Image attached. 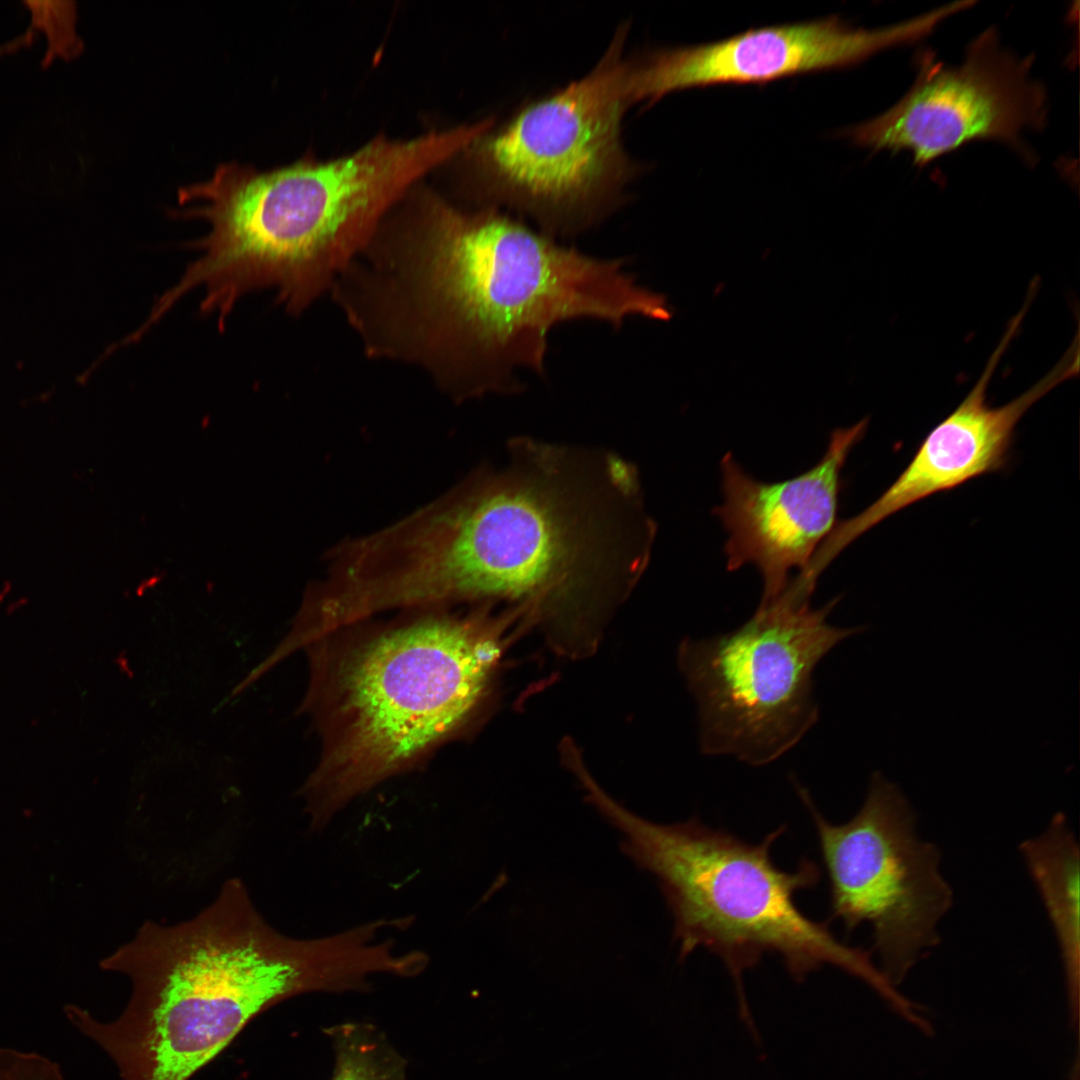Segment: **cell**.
Masks as SVG:
<instances>
[{"label": "cell", "mask_w": 1080, "mask_h": 1080, "mask_svg": "<svg viewBox=\"0 0 1080 1080\" xmlns=\"http://www.w3.org/2000/svg\"><path fill=\"white\" fill-rule=\"evenodd\" d=\"M809 598L791 582L734 631L682 641L678 664L696 701L704 754L764 765L816 723L814 669L865 627L831 625L838 599L813 609Z\"/></svg>", "instance_id": "8992f818"}, {"label": "cell", "mask_w": 1080, "mask_h": 1080, "mask_svg": "<svg viewBox=\"0 0 1080 1080\" xmlns=\"http://www.w3.org/2000/svg\"><path fill=\"white\" fill-rule=\"evenodd\" d=\"M1018 851L1053 930L1064 972L1071 1027L1078 1034L1080 994V852L1064 814H1056Z\"/></svg>", "instance_id": "4fadbf2b"}, {"label": "cell", "mask_w": 1080, "mask_h": 1080, "mask_svg": "<svg viewBox=\"0 0 1080 1080\" xmlns=\"http://www.w3.org/2000/svg\"><path fill=\"white\" fill-rule=\"evenodd\" d=\"M584 789L586 801L623 835L625 855L658 880L674 920L680 960L702 947L723 961L736 987L740 1015L753 1035L757 1032L742 978L767 953L778 954L798 982L832 965L865 982L888 1004L899 999L871 951L840 941L830 921H815L798 907L796 893L814 888L821 870L807 858L793 871L776 866L771 849L786 826L749 844L696 817L675 824L646 820L594 780Z\"/></svg>", "instance_id": "5b68a950"}, {"label": "cell", "mask_w": 1080, "mask_h": 1080, "mask_svg": "<svg viewBox=\"0 0 1080 1080\" xmlns=\"http://www.w3.org/2000/svg\"><path fill=\"white\" fill-rule=\"evenodd\" d=\"M0 1080H65L58 1063L36 1052L0 1048Z\"/></svg>", "instance_id": "9a60e30c"}, {"label": "cell", "mask_w": 1080, "mask_h": 1080, "mask_svg": "<svg viewBox=\"0 0 1080 1080\" xmlns=\"http://www.w3.org/2000/svg\"><path fill=\"white\" fill-rule=\"evenodd\" d=\"M944 20L934 9L896 25L866 30L839 17L751 29L717 42L650 53L632 64L631 104H654L666 94L724 83H764L855 65L890 47L930 34Z\"/></svg>", "instance_id": "30bf717a"}, {"label": "cell", "mask_w": 1080, "mask_h": 1080, "mask_svg": "<svg viewBox=\"0 0 1080 1080\" xmlns=\"http://www.w3.org/2000/svg\"><path fill=\"white\" fill-rule=\"evenodd\" d=\"M817 831L829 882L831 918L850 932L872 930V953L896 987L940 943L939 924L954 894L941 872V852L917 831L914 809L881 772L871 776L859 811L833 824L794 782Z\"/></svg>", "instance_id": "ba28073f"}, {"label": "cell", "mask_w": 1080, "mask_h": 1080, "mask_svg": "<svg viewBox=\"0 0 1080 1080\" xmlns=\"http://www.w3.org/2000/svg\"><path fill=\"white\" fill-rule=\"evenodd\" d=\"M24 45H25L24 39L21 38V37H17L15 39H13L12 41H9V42H6V43L0 45V55L11 53V52L19 49L20 47H22Z\"/></svg>", "instance_id": "2e32d148"}, {"label": "cell", "mask_w": 1080, "mask_h": 1080, "mask_svg": "<svg viewBox=\"0 0 1080 1080\" xmlns=\"http://www.w3.org/2000/svg\"><path fill=\"white\" fill-rule=\"evenodd\" d=\"M653 536L632 465L518 439L506 464L477 469L396 521L385 560L410 605L497 601L536 619L625 593Z\"/></svg>", "instance_id": "7a4b0ae2"}, {"label": "cell", "mask_w": 1080, "mask_h": 1080, "mask_svg": "<svg viewBox=\"0 0 1080 1080\" xmlns=\"http://www.w3.org/2000/svg\"><path fill=\"white\" fill-rule=\"evenodd\" d=\"M326 1033L335 1059L330 1080H405L404 1058L375 1026L346 1022Z\"/></svg>", "instance_id": "5bb4252c"}, {"label": "cell", "mask_w": 1080, "mask_h": 1080, "mask_svg": "<svg viewBox=\"0 0 1080 1080\" xmlns=\"http://www.w3.org/2000/svg\"><path fill=\"white\" fill-rule=\"evenodd\" d=\"M362 302L377 352L417 364L457 400L521 391L519 368L543 375L559 323L673 317L623 258L563 246L495 209L433 203L412 228L376 242Z\"/></svg>", "instance_id": "6da1fadb"}, {"label": "cell", "mask_w": 1080, "mask_h": 1080, "mask_svg": "<svg viewBox=\"0 0 1080 1080\" xmlns=\"http://www.w3.org/2000/svg\"><path fill=\"white\" fill-rule=\"evenodd\" d=\"M625 33L618 31L587 75L521 107L475 143L495 196L553 238L608 213L631 174L621 143L631 104Z\"/></svg>", "instance_id": "52a82bcc"}, {"label": "cell", "mask_w": 1080, "mask_h": 1080, "mask_svg": "<svg viewBox=\"0 0 1080 1080\" xmlns=\"http://www.w3.org/2000/svg\"><path fill=\"white\" fill-rule=\"evenodd\" d=\"M1028 304L1025 301L1009 322L973 388L930 431L897 479L864 511L834 527L823 546L830 557L901 509L975 477L1001 470L1022 416L1052 389L1078 374L1079 337L1075 335L1059 362L1030 389L1003 406L987 404L989 383L1019 330Z\"/></svg>", "instance_id": "7c38bea8"}, {"label": "cell", "mask_w": 1080, "mask_h": 1080, "mask_svg": "<svg viewBox=\"0 0 1080 1080\" xmlns=\"http://www.w3.org/2000/svg\"><path fill=\"white\" fill-rule=\"evenodd\" d=\"M868 418L837 428L822 458L804 473L764 482L747 473L731 454L721 461L723 502L713 513L727 531L728 570L753 564L763 579L761 601L780 595L789 572H805L834 529L841 471L863 438Z\"/></svg>", "instance_id": "8fae6325"}, {"label": "cell", "mask_w": 1080, "mask_h": 1080, "mask_svg": "<svg viewBox=\"0 0 1080 1080\" xmlns=\"http://www.w3.org/2000/svg\"><path fill=\"white\" fill-rule=\"evenodd\" d=\"M1033 57L1003 48L989 28L969 45L959 65L948 66L928 51L918 56L909 91L881 115L844 131L873 151H907L914 163L978 139H992L1029 156L1021 137L1047 121L1045 88L1032 78Z\"/></svg>", "instance_id": "9c48e42d"}, {"label": "cell", "mask_w": 1080, "mask_h": 1080, "mask_svg": "<svg viewBox=\"0 0 1080 1080\" xmlns=\"http://www.w3.org/2000/svg\"><path fill=\"white\" fill-rule=\"evenodd\" d=\"M373 921L315 938L277 931L238 878L174 925L146 921L101 961L130 979L119 1016L74 1004L67 1020L115 1063L121 1080H189L258 1014L314 992L366 991L391 957Z\"/></svg>", "instance_id": "3957f363"}, {"label": "cell", "mask_w": 1080, "mask_h": 1080, "mask_svg": "<svg viewBox=\"0 0 1080 1080\" xmlns=\"http://www.w3.org/2000/svg\"><path fill=\"white\" fill-rule=\"evenodd\" d=\"M487 608L459 616L432 607L313 671L305 705L321 711L324 751L299 791L312 831L472 716L499 660V627L506 623Z\"/></svg>", "instance_id": "277c9868"}]
</instances>
